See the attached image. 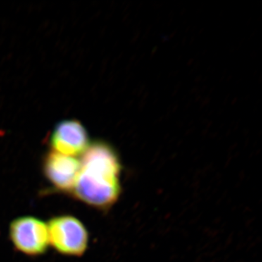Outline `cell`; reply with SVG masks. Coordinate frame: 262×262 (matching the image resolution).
Segmentation results:
<instances>
[{
    "instance_id": "1",
    "label": "cell",
    "mask_w": 262,
    "mask_h": 262,
    "mask_svg": "<svg viewBox=\"0 0 262 262\" xmlns=\"http://www.w3.org/2000/svg\"><path fill=\"white\" fill-rule=\"evenodd\" d=\"M122 166L117 153L102 141L90 144L82 155L72 192L77 200L99 210L110 209L122 192Z\"/></svg>"
},
{
    "instance_id": "2",
    "label": "cell",
    "mask_w": 262,
    "mask_h": 262,
    "mask_svg": "<svg viewBox=\"0 0 262 262\" xmlns=\"http://www.w3.org/2000/svg\"><path fill=\"white\" fill-rule=\"evenodd\" d=\"M47 225L50 245L58 253L81 256L85 252L89 232L78 219L70 215H58L52 218Z\"/></svg>"
},
{
    "instance_id": "3",
    "label": "cell",
    "mask_w": 262,
    "mask_h": 262,
    "mask_svg": "<svg viewBox=\"0 0 262 262\" xmlns=\"http://www.w3.org/2000/svg\"><path fill=\"white\" fill-rule=\"evenodd\" d=\"M9 235L18 251L27 256L44 254L50 246L47 224L37 217H18L10 223Z\"/></svg>"
},
{
    "instance_id": "4",
    "label": "cell",
    "mask_w": 262,
    "mask_h": 262,
    "mask_svg": "<svg viewBox=\"0 0 262 262\" xmlns=\"http://www.w3.org/2000/svg\"><path fill=\"white\" fill-rule=\"evenodd\" d=\"M50 144L52 151L75 158L83 155L91 144L85 127L75 119L57 123L50 138Z\"/></svg>"
},
{
    "instance_id": "5",
    "label": "cell",
    "mask_w": 262,
    "mask_h": 262,
    "mask_svg": "<svg viewBox=\"0 0 262 262\" xmlns=\"http://www.w3.org/2000/svg\"><path fill=\"white\" fill-rule=\"evenodd\" d=\"M42 166L46 179L56 190L72 192L80 171V160L51 150L45 157Z\"/></svg>"
}]
</instances>
